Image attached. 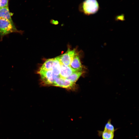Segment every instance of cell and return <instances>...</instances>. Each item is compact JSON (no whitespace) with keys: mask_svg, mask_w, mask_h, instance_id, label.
Listing matches in <instances>:
<instances>
[{"mask_svg":"<svg viewBox=\"0 0 139 139\" xmlns=\"http://www.w3.org/2000/svg\"><path fill=\"white\" fill-rule=\"evenodd\" d=\"M14 32L21 33L16 28L13 22L3 18H0V36L1 40H2L5 36Z\"/></svg>","mask_w":139,"mask_h":139,"instance_id":"cell-1","label":"cell"},{"mask_svg":"<svg viewBox=\"0 0 139 139\" xmlns=\"http://www.w3.org/2000/svg\"><path fill=\"white\" fill-rule=\"evenodd\" d=\"M99 7L96 0H85L82 4L83 11L87 15L95 13L98 11Z\"/></svg>","mask_w":139,"mask_h":139,"instance_id":"cell-2","label":"cell"},{"mask_svg":"<svg viewBox=\"0 0 139 139\" xmlns=\"http://www.w3.org/2000/svg\"><path fill=\"white\" fill-rule=\"evenodd\" d=\"M37 73L40 74L41 79L47 85H52L58 76L55 75L52 70L44 71L39 70Z\"/></svg>","mask_w":139,"mask_h":139,"instance_id":"cell-3","label":"cell"},{"mask_svg":"<svg viewBox=\"0 0 139 139\" xmlns=\"http://www.w3.org/2000/svg\"><path fill=\"white\" fill-rule=\"evenodd\" d=\"M76 53L75 49L71 50L68 49L65 53L59 56L60 62L65 65L70 66L74 56Z\"/></svg>","mask_w":139,"mask_h":139,"instance_id":"cell-4","label":"cell"},{"mask_svg":"<svg viewBox=\"0 0 139 139\" xmlns=\"http://www.w3.org/2000/svg\"><path fill=\"white\" fill-rule=\"evenodd\" d=\"M53 85L68 89H73L75 83L72 82L66 79L58 76L55 80Z\"/></svg>","mask_w":139,"mask_h":139,"instance_id":"cell-5","label":"cell"},{"mask_svg":"<svg viewBox=\"0 0 139 139\" xmlns=\"http://www.w3.org/2000/svg\"><path fill=\"white\" fill-rule=\"evenodd\" d=\"M70 66L77 71H83V67L82 65L79 55L76 53L74 56Z\"/></svg>","mask_w":139,"mask_h":139,"instance_id":"cell-6","label":"cell"},{"mask_svg":"<svg viewBox=\"0 0 139 139\" xmlns=\"http://www.w3.org/2000/svg\"><path fill=\"white\" fill-rule=\"evenodd\" d=\"M61 70L59 76L62 78L65 79L73 73L77 71L72 69L70 66H66L61 63Z\"/></svg>","mask_w":139,"mask_h":139,"instance_id":"cell-7","label":"cell"},{"mask_svg":"<svg viewBox=\"0 0 139 139\" xmlns=\"http://www.w3.org/2000/svg\"><path fill=\"white\" fill-rule=\"evenodd\" d=\"M61 65L59 56L54 58L51 70L55 75L58 76H59L60 72Z\"/></svg>","mask_w":139,"mask_h":139,"instance_id":"cell-8","label":"cell"},{"mask_svg":"<svg viewBox=\"0 0 139 139\" xmlns=\"http://www.w3.org/2000/svg\"><path fill=\"white\" fill-rule=\"evenodd\" d=\"M12 15L13 13L10 12L8 6L0 8V18L5 19L13 22L11 18Z\"/></svg>","mask_w":139,"mask_h":139,"instance_id":"cell-9","label":"cell"},{"mask_svg":"<svg viewBox=\"0 0 139 139\" xmlns=\"http://www.w3.org/2000/svg\"><path fill=\"white\" fill-rule=\"evenodd\" d=\"M98 135L101 136L102 139H114V133L104 130L103 131H98Z\"/></svg>","mask_w":139,"mask_h":139,"instance_id":"cell-10","label":"cell"},{"mask_svg":"<svg viewBox=\"0 0 139 139\" xmlns=\"http://www.w3.org/2000/svg\"><path fill=\"white\" fill-rule=\"evenodd\" d=\"M54 58L47 59L43 64L39 70L44 71L51 70Z\"/></svg>","mask_w":139,"mask_h":139,"instance_id":"cell-11","label":"cell"},{"mask_svg":"<svg viewBox=\"0 0 139 139\" xmlns=\"http://www.w3.org/2000/svg\"><path fill=\"white\" fill-rule=\"evenodd\" d=\"M83 73V71H76L65 78L70 81L75 83Z\"/></svg>","mask_w":139,"mask_h":139,"instance_id":"cell-12","label":"cell"},{"mask_svg":"<svg viewBox=\"0 0 139 139\" xmlns=\"http://www.w3.org/2000/svg\"><path fill=\"white\" fill-rule=\"evenodd\" d=\"M104 130L108 131L114 133L116 130V129L115 128L114 126L112 124L111 119H109L105 124Z\"/></svg>","mask_w":139,"mask_h":139,"instance_id":"cell-13","label":"cell"},{"mask_svg":"<svg viewBox=\"0 0 139 139\" xmlns=\"http://www.w3.org/2000/svg\"><path fill=\"white\" fill-rule=\"evenodd\" d=\"M8 6V0H0V8Z\"/></svg>","mask_w":139,"mask_h":139,"instance_id":"cell-14","label":"cell"}]
</instances>
